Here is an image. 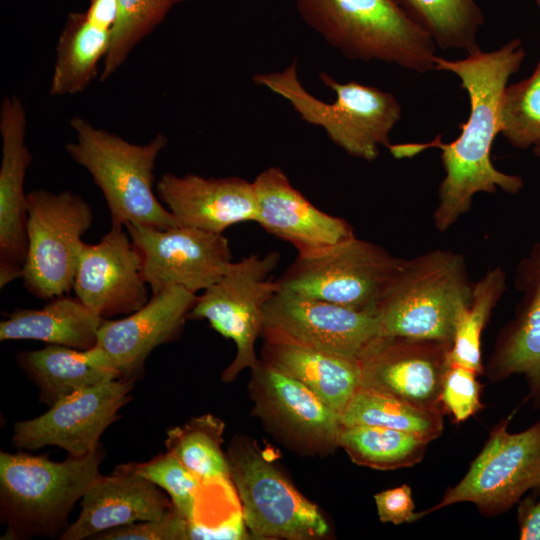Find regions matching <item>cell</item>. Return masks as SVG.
<instances>
[{
  "label": "cell",
  "instance_id": "cell-1",
  "mask_svg": "<svg viewBox=\"0 0 540 540\" xmlns=\"http://www.w3.org/2000/svg\"><path fill=\"white\" fill-rule=\"evenodd\" d=\"M526 56L519 38L499 49L479 50L463 59L435 58V69L458 76L470 102L467 120L460 123V135L449 143L438 135L431 142L390 145L397 159L410 158L428 148L441 150L445 176L438 187L433 223L440 232L447 231L471 210L473 197L480 192L498 189L515 194L523 187L520 176L498 170L491 161V148L500 133V101L510 77Z\"/></svg>",
  "mask_w": 540,
  "mask_h": 540
},
{
  "label": "cell",
  "instance_id": "cell-2",
  "mask_svg": "<svg viewBox=\"0 0 540 540\" xmlns=\"http://www.w3.org/2000/svg\"><path fill=\"white\" fill-rule=\"evenodd\" d=\"M304 22L351 60L425 73L436 45L395 0H295Z\"/></svg>",
  "mask_w": 540,
  "mask_h": 540
},
{
  "label": "cell",
  "instance_id": "cell-3",
  "mask_svg": "<svg viewBox=\"0 0 540 540\" xmlns=\"http://www.w3.org/2000/svg\"><path fill=\"white\" fill-rule=\"evenodd\" d=\"M76 141L65 145L68 155L87 170L102 192L111 225H141L156 229L178 226L154 193L156 160L168 144L158 133L147 144L131 143L74 116L69 122Z\"/></svg>",
  "mask_w": 540,
  "mask_h": 540
},
{
  "label": "cell",
  "instance_id": "cell-4",
  "mask_svg": "<svg viewBox=\"0 0 540 540\" xmlns=\"http://www.w3.org/2000/svg\"><path fill=\"white\" fill-rule=\"evenodd\" d=\"M99 446L84 456L61 462L24 452L0 453L1 519L6 536H55L67 529L75 503L100 475Z\"/></svg>",
  "mask_w": 540,
  "mask_h": 540
},
{
  "label": "cell",
  "instance_id": "cell-5",
  "mask_svg": "<svg viewBox=\"0 0 540 540\" xmlns=\"http://www.w3.org/2000/svg\"><path fill=\"white\" fill-rule=\"evenodd\" d=\"M319 77L334 91L332 103L323 102L304 88L296 61L282 71L255 74L252 80L287 100L303 121L324 129L329 139L349 155L366 161L376 159L380 146L391 145L390 133L401 119L396 97L355 81L340 83L325 72Z\"/></svg>",
  "mask_w": 540,
  "mask_h": 540
},
{
  "label": "cell",
  "instance_id": "cell-6",
  "mask_svg": "<svg viewBox=\"0 0 540 540\" xmlns=\"http://www.w3.org/2000/svg\"><path fill=\"white\" fill-rule=\"evenodd\" d=\"M472 285L460 253L434 249L404 259L375 309L383 335L451 344Z\"/></svg>",
  "mask_w": 540,
  "mask_h": 540
},
{
  "label": "cell",
  "instance_id": "cell-7",
  "mask_svg": "<svg viewBox=\"0 0 540 540\" xmlns=\"http://www.w3.org/2000/svg\"><path fill=\"white\" fill-rule=\"evenodd\" d=\"M93 210L80 195L37 189L27 193V255L21 279L33 296L50 300L73 288L82 235Z\"/></svg>",
  "mask_w": 540,
  "mask_h": 540
},
{
  "label": "cell",
  "instance_id": "cell-8",
  "mask_svg": "<svg viewBox=\"0 0 540 540\" xmlns=\"http://www.w3.org/2000/svg\"><path fill=\"white\" fill-rule=\"evenodd\" d=\"M404 259L353 236L310 256H297L280 288L333 304L375 311Z\"/></svg>",
  "mask_w": 540,
  "mask_h": 540
},
{
  "label": "cell",
  "instance_id": "cell-9",
  "mask_svg": "<svg viewBox=\"0 0 540 540\" xmlns=\"http://www.w3.org/2000/svg\"><path fill=\"white\" fill-rule=\"evenodd\" d=\"M279 261L278 252L251 254L231 262L219 281L204 290L188 319H205L211 327L236 346V355L222 379L232 381L243 369L254 370L259 362L255 343L263 333L265 305L280 290L270 279Z\"/></svg>",
  "mask_w": 540,
  "mask_h": 540
},
{
  "label": "cell",
  "instance_id": "cell-10",
  "mask_svg": "<svg viewBox=\"0 0 540 540\" xmlns=\"http://www.w3.org/2000/svg\"><path fill=\"white\" fill-rule=\"evenodd\" d=\"M227 458L244 521L253 536L304 540L328 532L318 507L294 488L254 442L235 440Z\"/></svg>",
  "mask_w": 540,
  "mask_h": 540
},
{
  "label": "cell",
  "instance_id": "cell-11",
  "mask_svg": "<svg viewBox=\"0 0 540 540\" xmlns=\"http://www.w3.org/2000/svg\"><path fill=\"white\" fill-rule=\"evenodd\" d=\"M508 419L490 433L463 479L448 489L425 514L459 502H472L487 514L500 513L519 501L540 481V421L519 433H509Z\"/></svg>",
  "mask_w": 540,
  "mask_h": 540
},
{
  "label": "cell",
  "instance_id": "cell-12",
  "mask_svg": "<svg viewBox=\"0 0 540 540\" xmlns=\"http://www.w3.org/2000/svg\"><path fill=\"white\" fill-rule=\"evenodd\" d=\"M142 258V273L152 295L170 286L204 291L226 272L232 262L223 233L194 227L156 229L126 224Z\"/></svg>",
  "mask_w": 540,
  "mask_h": 540
},
{
  "label": "cell",
  "instance_id": "cell-13",
  "mask_svg": "<svg viewBox=\"0 0 540 540\" xmlns=\"http://www.w3.org/2000/svg\"><path fill=\"white\" fill-rule=\"evenodd\" d=\"M263 332L362 358L384 336L375 311L357 310L280 288L265 305Z\"/></svg>",
  "mask_w": 540,
  "mask_h": 540
},
{
  "label": "cell",
  "instance_id": "cell-14",
  "mask_svg": "<svg viewBox=\"0 0 540 540\" xmlns=\"http://www.w3.org/2000/svg\"><path fill=\"white\" fill-rule=\"evenodd\" d=\"M133 383L134 378L120 377L60 399L44 414L15 423L12 444L26 450L57 446L77 457L94 451L131 399Z\"/></svg>",
  "mask_w": 540,
  "mask_h": 540
},
{
  "label": "cell",
  "instance_id": "cell-15",
  "mask_svg": "<svg viewBox=\"0 0 540 540\" xmlns=\"http://www.w3.org/2000/svg\"><path fill=\"white\" fill-rule=\"evenodd\" d=\"M197 298L182 286H170L151 295L144 306L128 316L105 319L95 346L87 349L90 359L121 377L134 378L156 347L180 335Z\"/></svg>",
  "mask_w": 540,
  "mask_h": 540
},
{
  "label": "cell",
  "instance_id": "cell-16",
  "mask_svg": "<svg viewBox=\"0 0 540 540\" xmlns=\"http://www.w3.org/2000/svg\"><path fill=\"white\" fill-rule=\"evenodd\" d=\"M142 258L125 226L111 225L100 242L84 244L73 289L76 297L103 318L129 315L150 299Z\"/></svg>",
  "mask_w": 540,
  "mask_h": 540
},
{
  "label": "cell",
  "instance_id": "cell-17",
  "mask_svg": "<svg viewBox=\"0 0 540 540\" xmlns=\"http://www.w3.org/2000/svg\"><path fill=\"white\" fill-rule=\"evenodd\" d=\"M451 344L383 336L361 358V387L442 411L440 395Z\"/></svg>",
  "mask_w": 540,
  "mask_h": 540
},
{
  "label": "cell",
  "instance_id": "cell-18",
  "mask_svg": "<svg viewBox=\"0 0 540 540\" xmlns=\"http://www.w3.org/2000/svg\"><path fill=\"white\" fill-rule=\"evenodd\" d=\"M27 117L16 95L0 107V288L21 278L27 255V193L24 180L32 161L25 144Z\"/></svg>",
  "mask_w": 540,
  "mask_h": 540
},
{
  "label": "cell",
  "instance_id": "cell-19",
  "mask_svg": "<svg viewBox=\"0 0 540 540\" xmlns=\"http://www.w3.org/2000/svg\"><path fill=\"white\" fill-rule=\"evenodd\" d=\"M258 218L268 233L292 244L298 256H310L355 236L344 219L327 214L313 205L271 166L253 181Z\"/></svg>",
  "mask_w": 540,
  "mask_h": 540
},
{
  "label": "cell",
  "instance_id": "cell-20",
  "mask_svg": "<svg viewBox=\"0 0 540 540\" xmlns=\"http://www.w3.org/2000/svg\"><path fill=\"white\" fill-rule=\"evenodd\" d=\"M156 192L179 226L223 233L238 223L257 222L253 182L239 177L166 173L157 181Z\"/></svg>",
  "mask_w": 540,
  "mask_h": 540
},
{
  "label": "cell",
  "instance_id": "cell-21",
  "mask_svg": "<svg viewBox=\"0 0 540 540\" xmlns=\"http://www.w3.org/2000/svg\"><path fill=\"white\" fill-rule=\"evenodd\" d=\"M174 509L155 484L120 465L109 476L99 475L82 497L75 522L61 540H82L119 526L159 519Z\"/></svg>",
  "mask_w": 540,
  "mask_h": 540
},
{
  "label": "cell",
  "instance_id": "cell-22",
  "mask_svg": "<svg viewBox=\"0 0 540 540\" xmlns=\"http://www.w3.org/2000/svg\"><path fill=\"white\" fill-rule=\"evenodd\" d=\"M253 373L258 409L269 422L309 447L338 445L340 414L318 395L266 362Z\"/></svg>",
  "mask_w": 540,
  "mask_h": 540
},
{
  "label": "cell",
  "instance_id": "cell-23",
  "mask_svg": "<svg viewBox=\"0 0 540 540\" xmlns=\"http://www.w3.org/2000/svg\"><path fill=\"white\" fill-rule=\"evenodd\" d=\"M263 334L265 362L300 381L341 414L362 385L361 359L310 347L273 333Z\"/></svg>",
  "mask_w": 540,
  "mask_h": 540
},
{
  "label": "cell",
  "instance_id": "cell-24",
  "mask_svg": "<svg viewBox=\"0 0 540 540\" xmlns=\"http://www.w3.org/2000/svg\"><path fill=\"white\" fill-rule=\"evenodd\" d=\"M105 318L77 297L57 296L40 309H15L0 322V340H38L78 350L95 346Z\"/></svg>",
  "mask_w": 540,
  "mask_h": 540
},
{
  "label": "cell",
  "instance_id": "cell-25",
  "mask_svg": "<svg viewBox=\"0 0 540 540\" xmlns=\"http://www.w3.org/2000/svg\"><path fill=\"white\" fill-rule=\"evenodd\" d=\"M17 362L38 387L40 401L49 407L76 391L121 377L117 371L92 362L86 350L62 345L21 351Z\"/></svg>",
  "mask_w": 540,
  "mask_h": 540
},
{
  "label": "cell",
  "instance_id": "cell-26",
  "mask_svg": "<svg viewBox=\"0 0 540 540\" xmlns=\"http://www.w3.org/2000/svg\"><path fill=\"white\" fill-rule=\"evenodd\" d=\"M111 31L92 24L85 12H70L56 45L49 93L73 95L84 91L98 74L109 49Z\"/></svg>",
  "mask_w": 540,
  "mask_h": 540
},
{
  "label": "cell",
  "instance_id": "cell-27",
  "mask_svg": "<svg viewBox=\"0 0 540 540\" xmlns=\"http://www.w3.org/2000/svg\"><path fill=\"white\" fill-rule=\"evenodd\" d=\"M442 50L467 55L481 50L477 35L484 15L476 0H395Z\"/></svg>",
  "mask_w": 540,
  "mask_h": 540
},
{
  "label": "cell",
  "instance_id": "cell-28",
  "mask_svg": "<svg viewBox=\"0 0 540 540\" xmlns=\"http://www.w3.org/2000/svg\"><path fill=\"white\" fill-rule=\"evenodd\" d=\"M342 427L371 425L421 436L428 441L443 430L442 412L360 387L340 414Z\"/></svg>",
  "mask_w": 540,
  "mask_h": 540
},
{
  "label": "cell",
  "instance_id": "cell-29",
  "mask_svg": "<svg viewBox=\"0 0 540 540\" xmlns=\"http://www.w3.org/2000/svg\"><path fill=\"white\" fill-rule=\"evenodd\" d=\"M506 289V273L501 267L489 269L473 283L468 303L461 309L447 354L449 366L482 373L481 335L490 315Z\"/></svg>",
  "mask_w": 540,
  "mask_h": 540
},
{
  "label": "cell",
  "instance_id": "cell-30",
  "mask_svg": "<svg viewBox=\"0 0 540 540\" xmlns=\"http://www.w3.org/2000/svg\"><path fill=\"white\" fill-rule=\"evenodd\" d=\"M428 442L416 434L371 425L342 427L338 439L355 463L382 470L418 463Z\"/></svg>",
  "mask_w": 540,
  "mask_h": 540
},
{
  "label": "cell",
  "instance_id": "cell-31",
  "mask_svg": "<svg viewBox=\"0 0 540 540\" xmlns=\"http://www.w3.org/2000/svg\"><path fill=\"white\" fill-rule=\"evenodd\" d=\"M223 431L222 420L201 415L170 429L165 446L203 482L231 480L228 458L221 448Z\"/></svg>",
  "mask_w": 540,
  "mask_h": 540
},
{
  "label": "cell",
  "instance_id": "cell-32",
  "mask_svg": "<svg viewBox=\"0 0 540 540\" xmlns=\"http://www.w3.org/2000/svg\"><path fill=\"white\" fill-rule=\"evenodd\" d=\"M188 0H119V14L111 30L100 80H107L126 61L135 46L148 36L170 10Z\"/></svg>",
  "mask_w": 540,
  "mask_h": 540
},
{
  "label": "cell",
  "instance_id": "cell-33",
  "mask_svg": "<svg viewBox=\"0 0 540 540\" xmlns=\"http://www.w3.org/2000/svg\"><path fill=\"white\" fill-rule=\"evenodd\" d=\"M500 133L517 149L540 143V58L533 73L507 85L500 101Z\"/></svg>",
  "mask_w": 540,
  "mask_h": 540
},
{
  "label": "cell",
  "instance_id": "cell-34",
  "mask_svg": "<svg viewBox=\"0 0 540 540\" xmlns=\"http://www.w3.org/2000/svg\"><path fill=\"white\" fill-rule=\"evenodd\" d=\"M170 497L175 511L190 523L202 490V480L172 452L167 451L143 463L126 464Z\"/></svg>",
  "mask_w": 540,
  "mask_h": 540
},
{
  "label": "cell",
  "instance_id": "cell-35",
  "mask_svg": "<svg viewBox=\"0 0 540 540\" xmlns=\"http://www.w3.org/2000/svg\"><path fill=\"white\" fill-rule=\"evenodd\" d=\"M477 375L460 366H449L445 373L440 402L457 423L467 420L483 408Z\"/></svg>",
  "mask_w": 540,
  "mask_h": 540
},
{
  "label": "cell",
  "instance_id": "cell-36",
  "mask_svg": "<svg viewBox=\"0 0 540 540\" xmlns=\"http://www.w3.org/2000/svg\"><path fill=\"white\" fill-rule=\"evenodd\" d=\"M93 539L185 540L188 539V521L173 509L162 518L119 526L103 531Z\"/></svg>",
  "mask_w": 540,
  "mask_h": 540
},
{
  "label": "cell",
  "instance_id": "cell-37",
  "mask_svg": "<svg viewBox=\"0 0 540 540\" xmlns=\"http://www.w3.org/2000/svg\"><path fill=\"white\" fill-rule=\"evenodd\" d=\"M516 288L523 293L517 308L540 320V238L517 267Z\"/></svg>",
  "mask_w": 540,
  "mask_h": 540
},
{
  "label": "cell",
  "instance_id": "cell-38",
  "mask_svg": "<svg viewBox=\"0 0 540 540\" xmlns=\"http://www.w3.org/2000/svg\"><path fill=\"white\" fill-rule=\"evenodd\" d=\"M379 518L382 522L399 525L415 521L411 488L404 484L374 496Z\"/></svg>",
  "mask_w": 540,
  "mask_h": 540
},
{
  "label": "cell",
  "instance_id": "cell-39",
  "mask_svg": "<svg viewBox=\"0 0 540 540\" xmlns=\"http://www.w3.org/2000/svg\"><path fill=\"white\" fill-rule=\"evenodd\" d=\"M519 538L540 540V499L525 498L518 507Z\"/></svg>",
  "mask_w": 540,
  "mask_h": 540
},
{
  "label": "cell",
  "instance_id": "cell-40",
  "mask_svg": "<svg viewBox=\"0 0 540 540\" xmlns=\"http://www.w3.org/2000/svg\"><path fill=\"white\" fill-rule=\"evenodd\" d=\"M85 12L95 26L111 31L119 14V0H90Z\"/></svg>",
  "mask_w": 540,
  "mask_h": 540
},
{
  "label": "cell",
  "instance_id": "cell-41",
  "mask_svg": "<svg viewBox=\"0 0 540 540\" xmlns=\"http://www.w3.org/2000/svg\"><path fill=\"white\" fill-rule=\"evenodd\" d=\"M533 149V153L535 154V156L539 159L540 161V143L536 144L535 146L532 147Z\"/></svg>",
  "mask_w": 540,
  "mask_h": 540
},
{
  "label": "cell",
  "instance_id": "cell-42",
  "mask_svg": "<svg viewBox=\"0 0 540 540\" xmlns=\"http://www.w3.org/2000/svg\"><path fill=\"white\" fill-rule=\"evenodd\" d=\"M535 489H536L537 491L540 492V481H539V483L537 484V486L535 487Z\"/></svg>",
  "mask_w": 540,
  "mask_h": 540
},
{
  "label": "cell",
  "instance_id": "cell-43",
  "mask_svg": "<svg viewBox=\"0 0 540 540\" xmlns=\"http://www.w3.org/2000/svg\"><path fill=\"white\" fill-rule=\"evenodd\" d=\"M538 7H540V0H534Z\"/></svg>",
  "mask_w": 540,
  "mask_h": 540
}]
</instances>
